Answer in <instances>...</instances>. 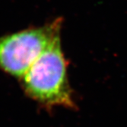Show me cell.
<instances>
[{
    "label": "cell",
    "mask_w": 127,
    "mask_h": 127,
    "mask_svg": "<svg viewBox=\"0 0 127 127\" xmlns=\"http://www.w3.org/2000/svg\"><path fill=\"white\" fill-rule=\"evenodd\" d=\"M68 64L60 36L19 80L25 94L47 111L56 107L77 110L74 93L68 81Z\"/></svg>",
    "instance_id": "obj_1"
},
{
    "label": "cell",
    "mask_w": 127,
    "mask_h": 127,
    "mask_svg": "<svg viewBox=\"0 0 127 127\" xmlns=\"http://www.w3.org/2000/svg\"><path fill=\"white\" fill-rule=\"evenodd\" d=\"M63 19L0 37V70L20 80L41 54L60 37Z\"/></svg>",
    "instance_id": "obj_2"
}]
</instances>
